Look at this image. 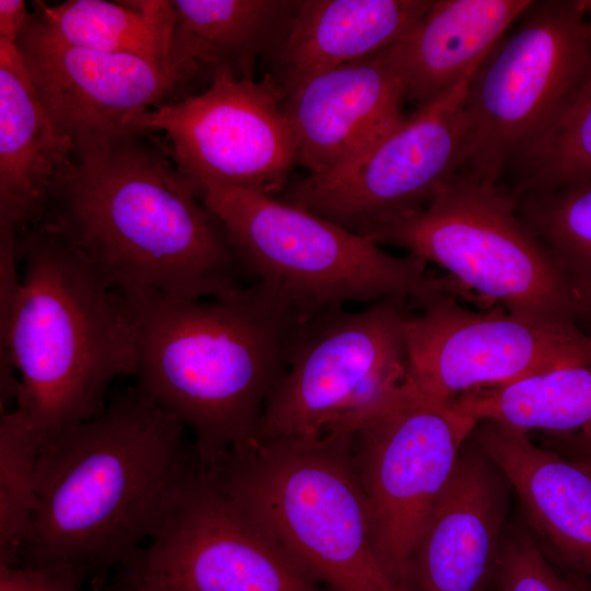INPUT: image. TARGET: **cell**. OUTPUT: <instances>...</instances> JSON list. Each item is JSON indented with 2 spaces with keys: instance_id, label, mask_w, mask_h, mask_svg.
<instances>
[{
  "instance_id": "obj_27",
  "label": "cell",
  "mask_w": 591,
  "mask_h": 591,
  "mask_svg": "<svg viewBox=\"0 0 591 591\" xmlns=\"http://www.w3.org/2000/svg\"><path fill=\"white\" fill-rule=\"evenodd\" d=\"M515 165L514 197L591 181V73L556 127Z\"/></svg>"
},
{
  "instance_id": "obj_26",
  "label": "cell",
  "mask_w": 591,
  "mask_h": 591,
  "mask_svg": "<svg viewBox=\"0 0 591 591\" xmlns=\"http://www.w3.org/2000/svg\"><path fill=\"white\" fill-rule=\"evenodd\" d=\"M42 441L16 408L0 419V565L18 566L37 508L36 462Z\"/></svg>"
},
{
  "instance_id": "obj_23",
  "label": "cell",
  "mask_w": 591,
  "mask_h": 591,
  "mask_svg": "<svg viewBox=\"0 0 591 591\" xmlns=\"http://www.w3.org/2000/svg\"><path fill=\"white\" fill-rule=\"evenodd\" d=\"M450 403L476 421L490 419L525 432H577L591 427V367L554 369L508 385L475 390Z\"/></svg>"
},
{
  "instance_id": "obj_9",
  "label": "cell",
  "mask_w": 591,
  "mask_h": 591,
  "mask_svg": "<svg viewBox=\"0 0 591 591\" xmlns=\"http://www.w3.org/2000/svg\"><path fill=\"white\" fill-rule=\"evenodd\" d=\"M591 73V35L578 1H544L490 50L466 99V171L498 182L564 117Z\"/></svg>"
},
{
  "instance_id": "obj_17",
  "label": "cell",
  "mask_w": 591,
  "mask_h": 591,
  "mask_svg": "<svg viewBox=\"0 0 591 591\" xmlns=\"http://www.w3.org/2000/svg\"><path fill=\"white\" fill-rule=\"evenodd\" d=\"M510 488L471 434L414 551L406 591H484L503 543Z\"/></svg>"
},
{
  "instance_id": "obj_2",
  "label": "cell",
  "mask_w": 591,
  "mask_h": 591,
  "mask_svg": "<svg viewBox=\"0 0 591 591\" xmlns=\"http://www.w3.org/2000/svg\"><path fill=\"white\" fill-rule=\"evenodd\" d=\"M184 429L137 386L45 441L24 566L84 571L132 560L197 462Z\"/></svg>"
},
{
  "instance_id": "obj_15",
  "label": "cell",
  "mask_w": 591,
  "mask_h": 591,
  "mask_svg": "<svg viewBox=\"0 0 591 591\" xmlns=\"http://www.w3.org/2000/svg\"><path fill=\"white\" fill-rule=\"evenodd\" d=\"M16 45L49 119L71 141L72 152L131 131V118L190 95L192 83L212 71L192 51L155 61L72 46L35 9Z\"/></svg>"
},
{
  "instance_id": "obj_28",
  "label": "cell",
  "mask_w": 591,
  "mask_h": 591,
  "mask_svg": "<svg viewBox=\"0 0 591 591\" xmlns=\"http://www.w3.org/2000/svg\"><path fill=\"white\" fill-rule=\"evenodd\" d=\"M495 577L498 591H577L571 580L551 567L534 540L522 532L503 537Z\"/></svg>"
},
{
  "instance_id": "obj_33",
  "label": "cell",
  "mask_w": 591,
  "mask_h": 591,
  "mask_svg": "<svg viewBox=\"0 0 591 591\" xmlns=\"http://www.w3.org/2000/svg\"><path fill=\"white\" fill-rule=\"evenodd\" d=\"M579 5L586 15L589 33L591 35V0H579Z\"/></svg>"
},
{
  "instance_id": "obj_6",
  "label": "cell",
  "mask_w": 591,
  "mask_h": 591,
  "mask_svg": "<svg viewBox=\"0 0 591 591\" xmlns=\"http://www.w3.org/2000/svg\"><path fill=\"white\" fill-rule=\"evenodd\" d=\"M220 219L246 275L257 278L301 320L348 302L389 297L421 301L434 292L463 294L453 277L434 278L425 259L384 252L370 239L263 192L198 188Z\"/></svg>"
},
{
  "instance_id": "obj_14",
  "label": "cell",
  "mask_w": 591,
  "mask_h": 591,
  "mask_svg": "<svg viewBox=\"0 0 591 591\" xmlns=\"http://www.w3.org/2000/svg\"><path fill=\"white\" fill-rule=\"evenodd\" d=\"M448 292L418 301L407 320L406 374L444 402L569 366L591 367V333L578 325L526 320L497 305L462 306Z\"/></svg>"
},
{
  "instance_id": "obj_3",
  "label": "cell",
  "mask_w": 591,
  "mask_h": 591,
  "mask_svg": "<svg viewBox=\"0 0 591 591\" xmlns=\"http://www.w3.org/2000/svg\"><path fill=\"white\" fill-rule=\"evenodd\" d=\"M132 310L138 387L190 429L198 466L256 442L301 320L262 283L209 301L151 296Z\"/></svg>"
},
{
  "instance_id": "obj_35",
  "label": "cell",
  "mask_w": 591,
  "mask_h": 591,
  "mask_svg": "<svg viewBox=\"0 0 591 591\" xmlns=\"http://www.w3.org/2000/svg\"><path fill=\"white\" fill-rule=\"evenodd\" d=\"M119 591H130V589H128L127 587H125L124 589L119 590Z\"/></svg>"
},
{
  "instance_id": "obj_12",
  "label": "cell",
  "mask_w": 591,
  "mask_h": 591,
  "mask_svg": "<svg viewBox=\"0 0 591 591\" xmlns=\"http://www.w3.org/2000/svg\"><path fill=\"white\" fill-rule=\"evenodd\" d=\"M283 100L270 72L257 81L221 63L204 92L147 111L128 128L163 131L175 165L197 188L231 186L276 196L298 165Z\"/></svg>"
},
{
  "instance_id": "obj_16",
  "label": "cell",
  "mask_w": 591,
  "mask_h": 591,
  "mask_svg": "<svg viewBox=\"0 0 591 591\" xmlns=\"http://www.w3.org/2000/svg\"><path fill=\"white\" fill-rule=\"evenodd\" d=\"M404 102L395 45L304 80L283 100L298 165L337 174L405 117Z\"/></svg>"
},
{
  "instance_id": "obj_31",
  "label": "cell",
  "mask_w": 591,
  "mask_h": 591,
  "mask_svg": "<svg viewBox=\"0 0 591 591\" xmlns=\"http://www.w3.org/2000/svg\"><path fill=\"white\" fill-rule=\"evenodd\" d=\"M559 436L570 451L577 454L575 459L591 465V427Z\"/></svg>"
},
{
  "instance_id": "obj_25",
  "label": "cell",
  "mask_w": 591,
  "mask_h": 591,
  "mask_svg": "<svg viewBox=\"0 0 591 591\" xmlns=\"http://www.w3.org/2000/svg\"><path fill=\"white\" fill-rule=\"evenodd\" d=\"M515 199L522 222L591 308V181Z\"/></svg>"
},
{
  "instance_id": "obj_7",
  "label": "cell",
  "mask_w": 591,
  "mask_h": 591,
  "mask_svg": "<svg viewBox=\"0 0 591 591\" xmlns=\"http://www.w3.org/2000/svg\"><path fill=\"white\" fill-rule=\"evenodd\" d=\"M366 237L438 264L520 317L578 326L591 318V308L518 216L513 194L471 172L459 174L425 209Z\"/></svg>"
},
{
  "instance_id": "obj_29",
  "label": "cell",
  "mask_w": 591,
  "mask_h": 591,
  "mask_svg": "<svg viewBox=\"0 0 591 591\" xmlns=\"http://www.w3.org/2000/svg\"><path fill=\"white\" fill-rule=\"evenodd\" d=\"M82 575L68 564L0 565V591H83Z\"/></svg>"
},
{
  "instance_id": "obj_32",
  "label": "cell",
  "mask_w": 591,
  "mask_h": 591,
  "mask_svg": "<svg viewBox=\"0 0 591 591\" xmlns=\"http://www.w3.org/2000/svg\"><path fill=\"white\" fill-rule=\"evenodd\" d=\"M130 591H177L169 586L152 582H135L127 580Z\"/></svg>"
},
{
  "instance_id": "obj_18",
  "label": "cell",
  "mask_w": 591,
  "mask_h": 591,
  "mask_svg": "<svg viewBox=\"0 0 591 591\" xmlns=\"http://www.w3.org/2000/svg\"><path fill=\"white\" fill-rule=\"evenodd\" d=\"M472 437L502 472L540 536L591 578V465L536 447L528 432L490 419L478 420Z\"/></svg>"
},
{
  "instance_id": "obj_34",
  "label": "cell",
  "mask_w": 591,
  "mask_h": 591,
  "mask_svg": "<svg viewBox=\"0 0 591 591\" xmlns=\"http://www.w3.org/2000/svg\"><path fill=\"white\" fill-rule=\"evenodd\" d=\"M573 583L578 591H591V587L588 586L583 580L575 579Z\"/></svg>"
},
{
  "instance_id": "obj_1",
  "label": "cell",
  "mask_w": 591,
  "mask_h": 591,
  "mask_svg": "<svg viewBox=\"0 0 591 591\" xmlns=\"http://www.w3.org/2000/svg\"><path fill=\"white\" fill-rule=\"evenodd\" d=\"M40 221L127 302L224 298L244 288L224 225L153 132L73 151L50 183Z\"/></svg>"
},
{
  "instance_id": "obj_30",
  "label": "cell",
  "mask_w": 591,
  "mask_h": 591,
  "mask_svg": "<svg viewBox=\"0 0 591 591\" xmlns=\"http://www.w3.org/2000/svg\"><path fill=\"white\" fill-rule=\"evenodd\" d=\"M28 15L24 0H0V38L16 43Z\"/></svg>"
},
{
  "instance_id": "obj_21",
  "label": "cell",
  "mask_w": 591,
  "mask_h": 591,
  "mask_svg": "<svg viewBox=\"0 0 591 591\" xmlns=\"http://www.w3.org/2000/svg\"><path fill=\"white\" fill-rule=\"evenodd\" d=\"M531 0H433L395 44L405 100L425 106L477 71Z\"/></svg>"
},
{
  "instance_id": "obj_4",
  "label": "cell",
  "mask_w": 591,
  "mask_h": 591,
  "mask_svg": "<svg viewBox=\"0 0 591 591\" xmlns=\"http://www.w3.org/2000/svg\"><path fill=\"white\" fill-rule=\"evenodd\" d=\"M22 275L1 322V373L15 372V407L42 445L106 405L113 380L136 374L126 299L58 230L39 221L16 237Z\"/></svg>"
},
{
  "instance_id": "obj_13",
  "label": "cell",
  "mask_w": 591,
  "mask_h": 591,
  "mask_svg": "<svg viewBox=\"0 0 591 591\" xmlns=\"http://www.w3.org/2000/svg\"><path fill=\"white\" fill-rule=\"evenodd\" d=\"M127 580L177 591H327L196 463L177 485Z\"/></svg>"
},
{
  "instance_id": "obj_19",
  "label": "cell",
  "mask_w": 591,
  "mask_h": 591,
  "mask_svg": "<svg viewBox=\"0 0 591 591\" xmlns=\"http://www.w3.org/2000/svg\"><path fill=\"white\" fill-rule=\"evenodd\" d=\"M433 0H303L274 47L270 72L285 94L321 72L402 40Z\"/></svg>"
},
{
  "instance_id": "obj_24",
  "label": "cell",
  "mask_w": 591,
  "mask_h": 591,
  "mask_svg": "<svg viewBox=\"0 0 591 591\" xmlns=\"http://www.w3.org/2000/svg\"><path fill=\"white\" fill-rule=\"evenodd\" d=\"M176 32L200 44L216 67L230 65L253 77L255 56L280 39L297 1L174 0Z\"/></svg>"
},
{
  "instance_id": "obj_20",
  "label": "cell",
  "mask_w": 591,
  "mask_h": 591,
  "mask_svg": "<svg viewBox=\"0 0 591 591\" xmlns=\"http://www.w3.org/2000/svg\"><path fill=\"white\" fill-rule=\"evenodd\" d=\"M49 119L16 43L0 38V229L42 219L50 183L72 154Z\"/></svg>"
},
{
  "instance_id": "obj_11",
  "label": "cell",
  "mask_w": 591,
  "mask_h": 591,
  "mask_svg": "<svg viewBox=\"0 0 591 591\" xmlns=\"http://www.w3.org/2000/svg\"><path fill=\"white\" fill-rule=\"evenodd\" d=\"M474 74L405 116L337 174L290 179L276 197L362 236L425 209L466 171Z\"/></svg>"
},
{
  "instance_id": "obj_10",
  "label": "cell",
  "mask_w": 591,
  "mask_h": 591,
  "mask_svg": "<svg viewBox=\"0 0 591 591\" xmlns=\"http://www.w3.org/2000/svg\"><path fill=\"white\" fill-rule=\"evenodd\" d=\"M477 421L450 402L404 391L351 437V453L378 555L406 591L408 567Z\"/></svg>"
},
{
  "instance_id": "obj_8",
  "label": "cell",
  "mask_w": 591,
  "mask_h": 591,
  "mask_svg": "<svg viewBox=\"0 0 591 591\" xmlns=\"http://www.w3.org/2000/svg\"><path fill=\"white\" fill-rule=\"evenodd\" d=\"M409 301L389 297L362 311L335 308L301 321L256 442L352 433L394 402L407 382Z\"/></svg>"
},
{
  "instance_id": "obj_22",
  "label": "cell",
  "mask_w": 591,
  "mask_h": 591,
  "mask_svg": "<svg viewBox=\"0 0 591 591\" xmlns=\"http://www.w3.org/2000/svg\"><path fill=\"white\" fill-rule=\"evenodd\" d=\"M46 25L63 42L90 50L165 61L197 51L176 35L171 1L69 0L49 7L34 1Z\"/></svg>"
},
{
  "instance_id": "obj_5",
  "label": "cell",
  "mask_w": 591,
  "mask_h": 591,
  "mask_svg": "<svg viewBox=\"0 0 591 591\" xmlns=\"http://www.w3.org/2000/svg\"><path fill=\"white\" fill-rule=\"evenodd\" d=\"M351 437L255 442L210 473L325 590L402 591L375 549Z\"/></svg>"
}]
</instances>
